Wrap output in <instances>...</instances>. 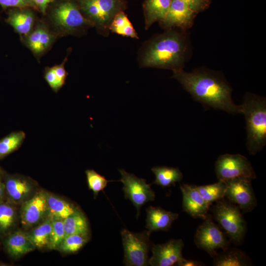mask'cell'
Returning <instances> with one entry per match:
<instances>
[{
    "label": "cell",
    "mask_w": 266,
    "mask_h": 266,
    "mask_svg": "<svg viewBox=\"0 0 266 266\" xmlns=\"http://www.w3.org/2000/svg\"><path fill=\"white\" fill-rule=\"evenodd\" d=\"M63 225L65 236L73 234L89 233L87 218L77 207L73 213L63 220Z\"/></svg>",
    "instance_id": "27"
},
{
    "label": "cell",
    "mask_w": 266,
    "mask_h": 266,
    "mask_svg": "<svg viewBox=\"0 0 266 266\" xmlns=\"http://www.w3.org/2000/svg\"><path fill=\"white\" fill-rule=\"evenodd\" d=\"M182 194V207L184 211L195 218L204 220L208 216L210 204L201 196L196 186L180 185Z\"/></svg>",
    "instance_id": "17"
},
{
    "label": "cell",
    "mask_w": 266,
    "mask_h": 266,
    "mask_svg": "<svg viewBox=\"0 0 266 266\" xmlns=\"http://www.w3.org/2000/svg\"></svg>",
    "instance_id": "42"
},
{
    "label": "cell",
    "mask_w": 266,
    "mask_h": 266,
    "mask_svg": "<svg viewBox=\"0 0 266 266\" xmlns=\"http://www.w3.org/2000/svg\"><path fill=\"white\" fill-rule=\"evenodd\" d=\"M49 23L57 36L78 35L94 27L82 13L75 0H62L52 9Z\"/></svg>",
    "instance_id": "4"
},
{
    "label": "cell",
    "mask_w": 266,
    "mask_h": 266,
    "mask_svg": "<svg viewBox=\"0 0 266 266\" xmlns=\"http://www.w3.org/2000/svg\"><path fill=\"white\" fill-rule=\"evenodd\" d=\"M215 172L218 180L223 182L236 178L252 180L256 177L250 162L240 154L220 156L215 163Z\"/></svg>",
    "instance_id": "8"
},
{
    "label": "cell",
    "mask_w": 266,
    "mask_h": 266,
    "mask_svg": "<svg viewBox=\"0 0 266 266\" xmlns=\"http://www.w3.org/2000/svg\"><path fill=\"white\" fill-rule=\"evenodd\" d=\"M214 217L230 239L240 243L245 235L246 224L239 208L232 203L218 201L213 210Z\"/></svg>",
    "instance_id": "6"
},
{
    "label": "cell",
    "mask_w": 266,
    "mask_h": 266,
    "mask_svg": "<svg viewBox=\"0 0 266 266\" xmlns=\"http://www.w3.org/2000/svg\"><path fill=\"white\" fill-rule=\"evenodd\" d=\"M246 120V145L255 155L266 144V100L264 97L247 94L240 105Z\"/></svg>",
    "instance_id": "3"
},
{
    "label": "cell",
    "mask_w": 266,
    "mask_h": 266,
    "mask_svg": "<svg viewBox=\"0 0 266 266\" xmlns=\"http://www.w3.org/2000/svg\"><path fill=\"white\" fill-rule=\"evenodd\" d=\"M2 238L5 252L13 259L21 257L36 249L27 232L14 230Z\"/></svg>",
    "instance_id": "18"
},
{
    "label": "cell",
    "mask_w": 266,
    "mask_h": 266,
    "mask_svg": "<svg viewBox=\"0 0 266 266\" xmlns=\"http://www.w3.org/2000/svg\"><path fill=\"white\" fill-rule=\"evenodd\" d=\"M151 170L155 175V180L153 184L163 188L174 185L183 178L182 173L177 167L157 166L152 167Z\"/></svg>",
    "instance_id": "24"
},
{
    "label": "cell",
    "mask_w": 266,
    "mask_h": 266,
    "mask_svg": "<svg viewBox=\"0 0 266 266\" xmlns=\"http://www.w3.org/2000/svg\"><path fill=\"white\" fill-rule=\"evenodd\" d=\"M6 200L17 205L32 197L38 190L36 182L29 177L9 174L2 170Z\"/></svg>",
    "instance_id": "11"
},
{
    "label": "cell",
    "mask_w": 266,
    "mask_h": 266,
    "mask_svg": "<svg viewBox=\"0 0 266 266\" xmlns=\"http://www.w3.org/2000/svg\"></svg>",
    "instance_id": "41"
},
{
    "label": "cell",
    "mask_w": 266,
    "mask_h": 266,
    "mask_svg": "<svg viewBox=\"0 0 266 266\" xmlns=\"http://www.w3.org/2000/svg\"><path fill=\"white\" fill-rule=\"evenodd\" d=\"M0 5L4 9L8 7L36 8L32 0H0Z\"/></svg>",
    "instance_id": "34"
},
{
    "label": "cell",
    "mask_w": 266,
    "mask_h": 266,
    "mask_svg": "<svg viewBox=\"0 0 266 266\" xmlns=\"http://www.w3.org/2000/svg\"><path fill=\"white\" fill-rule=\"evenodd\" d=\"M146 228L152 232L168 231L172 223L178 218V214L166 211L160 207L149 206L146 209Z\"/></svg>",
    "instance_id": "20"
},
{
    "label": "cell",
    "mask_w": 266,
    "mask_h": 266,
    "mask_svg": "<svg viewBox=\"0 0 266 266\" xmlns=\"http://www.w3.org/2000/svg\"><path fill=\"white\" fill-rule=\"evenodd\" d=\"M194 241L198 247L207 252L211 257L217 255L218 250H225L229 245L225 234L209 216L197 229Z\"/></svg>",
    "instance_id": "10"
},
{
    "label": "cell",
    "mask_w": 266,
    "mask_h": 266,
    "mask_svg": "<svg viewBox=\"0 0 266 266\" xmlns=\"http://www.w3.org/2000/svg\"><path fill=\"white\" fill-rule=\"evenodd\" d=\"M84 16L104 36L114 17L127 6L125 0H75Z\"/></svg>",
    "instance_id": "5"
},
{
    "label": "cell",
    "mask_w": 266,
    "mask_h": 266,
    "mask_svg": "<svg viewBox=\"0 0 266 266\" xmlns=\"http://www.w3.org/2000/svg\"><path fill=\"white\" fill-rule=\"evenodd\" d=\"M171 0H145L143 9L145 28L148 30L154 23L160 22L166 16Z\"/></svg>",
    "instance_id": "21"
},
{
    "label": "cell",
    "mask_w": 266,
    "mask_h": 266,
    "mask_svg": "<svg viewBox=\"0 0 266 266\" xmlns=\"http://www.w3.org/2000/svg\"><path fill=\"white\" fill-rule=\"evenodd\" d=\"M172 72V77L203 105L229 113L242 114L241 106L235 104L232 100V89L217 74L204 69L187 72L183 68Z\"/></svg>",
    "instance_id": "1"
},
{
    "label": "cell",
    "mask_w": 266,
    "mask_h": 266,
    "mask_svg": "<svg viewBox=\"0 0 266 266\" xmlns=\"http://www.w3.org/2000/svg\"><path fill=\"white\" fill-rule=\"evenodd\" d=\"M215 256L213 266H245L250 265V260L245 254L237 249L228 248Z\"/></svg>",
    "instance_id": "25"
},
{
    "label": "cell",
    "mask_w": 266,
    "mask_h": 266,
    "mask_svg": "<svg viewBox=\"0 0 266 266\" xmlns=\"http://www.w3.org/2000/svg\"><path fill=\"white\" fill-rule=\"evenodd\" d=\"M184 245L181 239H172L164 244L152 245V256L148 264L152 266H176L184 259L182 253Z\"/></svg>",
    "instance_id": "15"
},
{
    "label": "cell",
    "mask_w": 266,
    "mask_h": 266,
    "mask_svg": "<svg viewBox=\"0 0 266 266\" xmlns=\"http://www.w3.org/2000/svg\"><path fill=\"white\" fill-rule=\"evenodd\" d=\"M185 2L197 14L207 9L211 0H181Z\"/></svg>",
    "instance_id": "36"
},
{
    "label": "cell",
    "mask_w": 266,
    "mask_h": 266,
    "mask_svg": "<svg viewBox=\"0 0 266 266\" xmlns=\"http://www.w3.org/2000/svg\"><path fill=\"white\" fill-rule=\"evenodd\" d=\"M109 30L123 36L138 38L137 33L124 11L116 15L109 26Z\"/></svg>",
    "instance_id": "28"
},
{
    "label": "cell",
    "mask_w": 266,
    "mask_h": 266,
    "mask_svg": "<svg viewBox=\"0 0 266 266\" xmlns=\"http://www.w3.org/2000/svg\"><path fill=\"white\" fill-rule=\"evenodd\" d=\"M26 138L21 131L12 132L0 139V160L17 150Z\"/></svg>",
    "instance_id": "29"
},
{
    "label": "cell",
    "mask_w": 266,
    "mask_h": 266,
    "mask_svg": "<svg viewBox=\"0 0 266 266\" xmlns=\"http://www.w3.org/2000/svg\"><path fill=\"white\" fill-rule=\"evenodd\" d=\"M89 240V233L73 234L65 236L57 250L66 253H74L82 248Z\"/></svg>",
    "instance_id": "31"
},
{
    "label": "cell",
    "mask_w": 266,
    "mask_h": 266,
    "mask_svg": "<svg viewBox=\"0 0 266 266\" xmlns=\"http://www.w3.org/2000/svg\"><path fill=\"white\" fill-rule=\"evenodd\" d=\"M2 170L0 168V202L7 200L5 196Z\"/></svg>",
    "instance_id": "40"
},
{
    "label": "cell",
    "mask_w": 266,
    "mask_h": 266,
    "mask_svg": "<svg viewBox=\"0 0 266 266\" xmlns=\"http://www.w3.org/2000/svg\"><path fill=\"white\" fill-rule=\"evenodd\" d=\"M85 174L88 187L93 191L95 198H96L99 192L106 187L109 181L94 169L86 170Z\"/></svg>",
    "instance_id": "33"
},
{
    "label": "cell",
    "mask_w": 266,
    "mask_h": 266,
    "mask_svg": "<svg viewBox=\"0 0 266 266\" xmlns=\"http://www.w3.org/2000/svg\"><path fill=\"white\" fill-rule=\"evenodd\" d=\"M65 236L63 220L52 219V228L47 248L57 250Z\"/></svg>",
    "instance_id": "32"
},
{
    "label": "cell",
    "mask_w": 266,
    "mask_h": 266,
    "mask_svg": "<svg viewBox=\"0 0 266 266\" xmlns=\"http://www.w3.org/2000/svg\"><path fill=\"white\" fill-rule=\"evenodd\" d=\"M201 263L192 260H186L184 258L176 266H201Z\"/></svg>",
    "instance_id": "39"
},
{
    "label": "cell",
    "mask_w": 266,
    "mask_h": 266,
    "mask_svg": "<svg viewBox=\"0 0 266 266\" xmlns=\"http://www.w3.org/2000/svg\"><path fill=\"white\" fill-rule=\"evenodd\" d=\"M54 0H33L36 9L45 14L49 3Z\"/></svg>",
    "instance_id": "38"
},
{
    "label": "cell",
    "mask_w": 266,
    "mask_h": 266,
    "mask_svg": "<svg viewBox=\"0 0 266 266\" xmlns=\"http://www.w3.org/2000/svg\"><path fill=\"white\" fill-rule=\"evenodd\" d=\"M66 60L67 58H66L62 64L52 66L59 81L63 86L65 83L66 76L68 74L65 67V64Z\"/></svg>",
    "instance_id": "37"
},
{
    "label": "cell",
    "mask_w": 266,
    "mask_h": 266,
    "mask_svg": "<svg viewBox=\"0 0 266 266\" xmlns=\"http://www.w3.org/2000/svg\"><path fill=\"white\" fill-rule=\"evenodd\" d=\"M52 219L48 216L40 224L27 232L36 249L47 248L52 228Z\"/></svg>",
    "instance_id": "26"
},
{
    "label": "cell",
    "mask_w": 266,
    "mask_h": 266,
    "mask_svg": "<svg viewBox=\"0 0 266 266\" xmlns=\"http://www.w3.org/2000/svg\"><path fill=\"white\" fill-rule=\"evenodd\" d=\"M150 233H133L123 229L121 234L124 251V263L128 266H145L148 264Z\"/></svg>",
    "instance_id": "7"
},
{
    "label": "cell",
    "mask_w": 266,
    "mask_h": 266,
    "mask_svg": "<svg viewBox=\"0 0 266 266\" xmlns=\"http://www.w3.org/2000/svg\"><path fill=\"white\" fill-rule=\"evenodd\" d=\"M196 187L201 196L210 205L225 197L226 189L225 182L218 180L214 184Z\"/></svg>",
    "instance_id": "30"
},
{
    "label": "cell",
    "mask_w": 266,
    "mask_h": 266,
    "mask_svg": "<svg viewBox=\"0 0 266 266\" xmlns=\"http://www.w3.org/2000/svg\"><path fill=\"white\" fill-rule=\"evenodd\" d=\"M188 50L185 36L171 29L146 42L139 56L141 67L172 70L183 68Z\"/></svg>",
    "instance_id": "2"
},
{
    "label": "cell",
    "mask_w": 266,
    "mask_h": 266,
    "mask_svg": "<svg viewBox=\"0 0 266 266\" xmlns=\"http://www.w3.org/2000/svg\"><path fill=\"white\" fill-rule=\"evenodd\" d=\"M121 175L120 181L123 184V191L126 199L129 200L137 210L138 217L141 207L146 202L153 201L155 192L146 180L138 178L134 174L129 173L124 169H119Z\"/></svg>",
    "instance_id": "9"
},
{
    "label": "cell",
    "mask_w": 266,
    "mask_h": 266,
    "mask_svg": "<svg viewBox=\"0 0 266 266\" xmlns=\"http://www.w3.org/2000/svg\"><path fill=\"white\" fill-rule=\"evenodd\" d=\"M189 6L181 0H171L168 10L160 26L166 29L179 28L186 30L191 28L196 15Z\"/></svg>",
    "instance_id": "16"
},
{
    "label": "cell",
    "mask_w": 266,
    "mask_h": 266,
    "mask_svg": "<svg viewBox=\"0 0 266 266\" xmlns=\"http://www.w3.org/2000/svg\"><path fill=\"white\" fill-rule=\"evenodd\" d=\"M48 216L53 219L64 220L75 210L76 207L67 201L45 191Z\"/></svg>",
    "instance_id": "23"
},
{
    "label": "cell",
    "mask_w": 266,
    "mask_h": 266,
    "mask_svg": "<svg viewBox=\"0 0 266 266\" xmlns=\"http://www.w3.org/2000/svg\"><path fill=\"white\" fill-rule=\"evenodd\" d=\"M57 36L45 22L36 21L32 32L21 39L33 55L39 59L52 47Z\"/></svg>",
    "instance_id": "14"
},
{
    "label": "cell",
    "mask_w": 266,
    "mask_h": 266,
    "mask_svg": "<svg viewBox=\"0 0 266 266\" xmlns=\"http://www.w3.org/2000/svg\"><path fill=\"white\" fill-rule=\"evenodd\" d=\"M5 22L21 38L32 32L36 21L34 13L30 8H15L8 11Z\"/></svg>",
    "instance_id": "19"
},
{
    "label": "cell",
    "mask_w": 266,
    "mask_h": 266,
    "mask_svg": "<svg viewBox=\"0 0 266 266\" xmlns=\"http://www.w3.org/2000/svg\"><path fill=\"white\" fill-rule=\"evenodd\" d=\"M18 218L17 205L7 200L0 202V237L15 230Z\"/></svg>",
    "instance_id": "22"
},
{
    "label": "cell",
    "mask_w": 266,
    "mask_h": 266,
    "mask_svg": "<svg viewBox=\"0 0 266 266\" xmlns=\"http://www.w3.org/2000/svg\"><path fill=\"white\" fill-rule=\"evenodd\" d=\"M251 181L245 178H236L225 182V197L245 212L252 211L257 204Z\"/></svg>",
    "instance_id": "13"
},
{
    "label": "cell",
    "mask_w": 266,
    "mask_h": 266,
    "mask_svg": "<svg viewBox=\"0 0 266 266\" xmlns=\"http://www.w3.org/2000/svg\"><path fill=\"white\" fill-rule=\"evenodd\" d=\"M19 218L22 227L30 230L48 216L45 191L38 190L21 205Z\"/></svg>",
    "instance_id": "12"
},
{
    "label": "cell",
    "mask_w": 266,
    "mask_h": 266,
    "mask_svg": "<svg viewBox=\"0 0 266 266\" xmlns=\"http://www.w3.org/2000/svg\"><path fill=\"white\" fill-rule=\"evenodd\" d=\"M44 77L49 86L55 92H57L63 86L59 81L52 66L45 68Z\"/></svg>",
    "instance_id": "35"
}]
</instances>
